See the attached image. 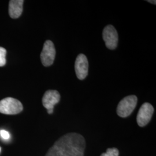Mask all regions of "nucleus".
Segmentation results:
<instances>
[{
    "mask_svg": "<svg viewBox=\"0 0 156 156\" xmlns=\"http://www.w3.org/2000/svg\"><path fill=\"white\" fill-rule=\"evenodd\" d=\"M86 142L80 134L70 133L56 141L45 156H84Z\"/></svg>",
    "mask_w": 156,
    "mask_h": 156,
    "instance_id": "obj_1",
    "label": "nucleus"
},
{
    "mask_svg": "<svg viewBox=\"0 0 156 156\" xmlns=\"http://www.w3.org/2000/svg\"><path fill=\"white\" fill-rule=\"evenodd\" d=\"M138 102L137 97L131 95L124 98L119 103L117 107V114L120 117H127L134 111Z\"/></svg>",
    "mask_w": 156,
    "mask_h": 156,
    "instance_id": "obj_2",
    "label": "nucleus"
},
{
    "mask_svg": "<svg viewBox=\"0 0 156 156\" xmlns=\"http://www.w3.org/2000/svg\"><path fill=\"white\" fill-rule=\"evenodd\" d=\"M22 104L15 98L8 97L0 101V113L5 115H16L22 111Z\"/></svg>",
    "mask_w": 156,
    "mask_h": 156,
    "instance_id": "obj_3",
    "label": "nucleus"
},
{
    "mask_svg": "<svg viewBox=\"0 0 156 156\" xmlns=\"http://www.w3.org/2000/svg\"><path fill=\"white\" fill-rule=\"evenodd\" d=\"M56 56V49L53 42L46 41L44 45L43 49L41 53L42 64L45 67H49L53 64Z\"/></svg>",
    "mask_w": 156,
    "mask_h": 156,
    "instance_id": "obj_4",
    "label": "nucleus"
},
{
    "mask_svg": "<svg viewBox=\"0 0 156 156\" xmlns=\"http://www.w3.org/2000/svg\"><path fill=\"white\" fill-rule=\"evenodd\" d=\"M102 38L106 48L113 50L116 48L118 44V34L115 28L112 25H108L102 32Z\"/></svg>",
    "mask_w": 156,
    "mask_h": 156,
    "instance_id": "obj_5",
    "label": "nucleus"
},
{
    "mask_svg": "<svg viewBox=\"0 0 156 156\" xmlns=\"http://www.w3.org/2000/svg\"><path fill=\"white\" fill-rule=\"evenodd\" d=\"M60 94L57 90H49L45 92L42 98V104L49 114H52L54 106L60 100Z\"/></svg>",
    "mask_w": 156,
    "mask_h": 156,
    "instance_id": "obj_6",
    "label": "nucleus"
},
{
    "mask_svg": "<svg viewBox=\"0 0 156 156\" xmlns=\"http://www.w3.org/2000/svg\"><path fill=\"white\" fill-rule=\"evenodd\" d=\"M153 113L154 108L151 104L146 102L142 104L136 116L138 126L141 127L146 126L151 121Z\"/></svg>",
    "mask_w": 156,
    "mask_h": 156,
    "instance_id": "obj_7",
    "label": "nucleus"
},
{
    "mask_svg": "<svg viewBox=\"0 0 156 156\" xmlns=\"http://www.w3.org/2000/svg\"><path fill=\"white\" fill-rule=\"evenodd\" d=\"M75 70L79 80H83L87 76L89 62L86 56L83 54H80L77 57L75 63Z\"/></svg>",
    "mask_w": 156,
    "mask_h": 156,
    "instance_id": "obj_8",
    "label": "nucleus"
},
{
    "mask_svg": "<svg viewBox=\"0 0 156 156\" xmlns=\"http://www.w3.org/2000/svg\"><path fill=\"white\" fill-rule=\"evenodd\" d=\"M23 0H11L9 3V14L12 19L20 16L23 12Z\"/></svg>",
    "mask_w": 156,
    "mask_h": 156,
    "instance_id": "obj_9",
    "label": "nucleus"
},
{
    "mask_svg": "<svg viewBox=\"0 0 156 156\" xmlns=\"http://www.w3.org/2000/svg\"><path fill=\"white\" fill-rule=\"evenodd\" d=\"M119 151L117 148H109L106 150V153H102L101 156H119Z\"/></svg>",
    "mask_w": 156,
    "mask_h": 156,
    "instance_id": "obj_10",
    "label": "nucleus"
},
{
    "mask_svg": "<svg viewBox=\"0 0 156 156\" xmlns=\"http://www.w3.org/2000/svg\"><path fill=\"white\" fill-rule=\"evenodd\" d=\"M6 50L5 48L0 47V67H3L6 64Z\"/></svg>",
    "mask_w": 156,
    "mask_h": 156,
    "instance_id": "obj_11",
    "label": "nucleus"
},
{
    "mask_svg": "<svg viewBox=\"0 0 156 156\" xmlns=\"http://www.w3.org/2000/svg\"><path fill=\"white\" fill-rule=\"evenodd\" d=\"M0 135H1V138H3L4 140H9L10 138L9 133L8 131H6L5 130H3V129L0 131Z\"/></svg>",
    "mask_w": 156,
    "mask_h": 156,
    "instance_id": "obj_12",
    "label": "nucleus"
},
{
    "mask_svg": "<svg viewBox=\"0 0 156 156\" xmlns=\"http://www.w3.org/2000/svg\"><path fill=\"white\" fill-rule=\"evenodd\" d=\"M147 1L151 2V3L153 4H154V5H156V1Z\"/></svg>",
    "mask_w": 156,
    "mask_h": 156,
    "instance_id": "obj_13",
    "label": "nucleus"
},
{
    "mask_svg": "<svg viewBox=\"0 0 156 156\" xmlns=\"http://www.w3.org/2000/svg\"><path fill=\"white\" fill-rule=\"evenodd\" d=\"M0 151H1V147H0Z\"/></svg>",
    "mask_w": 156,
    "mask_h": 156,
    "instance_id": "obj_14",
    "label": "nucleus"
}]
</instances>
